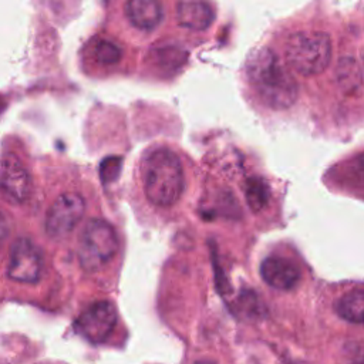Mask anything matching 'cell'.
<instances>
[{
	"instance_id": "obj_1",
	"label": "cell",
	"mask_w": 364,
	"mask_h": 364,
	"mask_svg": "<svg viewBox=\"0 0 364 364\" xmlns=\"http://www.w3.org/2000/svg\"><path fill=\"white\" fill-rule=\"evenodd\" d=\"M246 71L253 90L267 107L284 109L297 100L296 80L272 50L263 48L253 54Z\"/></svg>"
},
{
	"instance_id": "obj_2",
	"label": "cell",
	"mask_w": 364,
	"mask_h": 364,
	"mask_svg": "<svg viewBox=\"0 0 364 364\" xmlns=\"http://www.w3.org/2000/svg\"><path fill=\"white\" fill-rule=\"evenodd\" d=\"M144 192L148 200L161 208L172 206L183 192V171L179 156L169 148L148 151L141 162Z\"/></svg>"
},
{
	"instance_id": "obj_3",
	"label": "cell",
	"mask_w": 364,
	"mask_h": 364,
	"mask_svg": "<svg viewBox=\"0 0 364 364\" xmlns=\"http://www.w3.org/2000/svg\"><path fill=\"white\" fill-rule=\"evenodd\" d=\"M165 16L162 0H105L102 31L117 36L124 28L136 34H152Z\"/></svg>"
},
{
	"instance_id": "obj_4",
	"label": "cell",
	"mask_w": 364,
	"mask_h": 364,
	"mask_svg": "<svg viewBox=\"0 0 364 364\" xmlns=\"http://www.w3.org/2000/svg\"><path fill=\"white\" fill-rule=\"evenodd\" d=\"M289 65L301 75L323 73L331 60V41L321 31H299L289 37L284 46Z\"/></svg>"
},
{
	"instance_id": "obj_5",
	"label": "cell",
	"mask_w": 364,
	"mask_h": 364,
	"mask_svg": "<svg viewBox=\"0 0 364 364\" xmlns=\"http://www.w3.org/2000/svg\"><path fill=\"white\" fill-rule=\"evenodd\" d=\"M118 249V237L114 228L102 219L88 220L78 237L80 264L95 272L108 263Z\"/></svg>"
},
{
	"instance_id": "obj_6",
	"label": "cell",
	"mask_w": 364,
	"mask_h": 364,
	"mask_svg": "<svg viewBox=\"0 0 364 364\" xmlns=\"http://www.w3.org/2000/svg\"><path fill=\"white\" fill-rule=\"evenodd\" d=\"M125 50L118 38L105 31L94 33L81 47L80 65L88 77H105L124 61Z\"/></svg>"
},
{
	"instance_id": "obj_7",
	"label": "cell",
	"mask_w": 364,
	"mask_h": 364,
	"mask_svg": "<svg viewBox=\"0 0 364 364\" xmlns=\"http://www.w3.org/2000/svg\"><path fill=\"white\" fill-rule=\"evenodd\" d=\"M85 212V202L75 192L60 195L48 208L44 222L46 233L50 237L60 239L67 236L81 220Z\"/></svg>"
},
{
	"instance_id": "obj_8",
	"label": "cell",
	"mask_w": 364,
	"mask_h": 364,
	"mask_svg": "<svg viewBox=\"0 0 364 364\" xmlns=\"http://www.w3.org/2000/svg\"><path fill=\"white\" fill-rule=\"evenodd\" d=\"M43 272V255L30 239H17L10 250L7 276L20 283H36Z\"/></svg>"
},
{
	"instance_id": "obj_9",
	"label": "cell",
	"mask_w": 364,
	"mask_h": 364,
	"mask_svg": "<svg viewBox=\"0 0 364 364\" xmlns=\"http://www.w3.org/2000/svg\"><path fill=\"white\" fill-rule=\"evenodd\" d=\"M117 324L115 306L108 300L90 304L77 318L78 331L92 343H102L112 333Z\"/></svg>"
},
{
	"instance_id": "obj_10",
	"label": "cell",
	"mask_w": 364,
	"mask_h": 364,
	"mask_svg": "<svg viewBox=\"0 0 364 364\" xmlns=\"http://www.w3.org/2000/svg\"><path fill=\"white\" fill-rule=\"evenodd\" d=\"M31 192L27 168L14 154H6L0 162V193L14 205L26 202Z\"/></svg>"
},
{
	"instance_id": "obj_11",
	"label": "cell",
	"mask_w": 364,
	"mask_h": 364,
	"mask_svg": "<svg viewBox=\"0 0 364 364\" xmlns=\"http://www.w3.org/2000/svg\"><path fill=\"white\" fill-rule=\"evenodd\" d=\"M260 276L270 287L287 291L299 284L301 273L293 260L284 256H269L260 264Z\"/></svg>"
},
{
	"instance_id": "obj_12",
	"label": "cell",
	"mask_w": 364,
	"mask_h": 364,
	"mask_svg": "<svg viewBox=\"0 0 364 364\" xmlns=\"http://www.w3.org/2000/svg\"><path fill=\"white\" fill-rule=\"evenodd\" d=\"M215 18L213 9L206 0H178L176 1V20L189 30H206Z\"/></svg>"
},
{
	"instance_id": "obj_13",
	"label": "cell",
	"mask_w": 364,
	"mask_h": 364,
	"mask_svg": "<svg viewBox=\"0 0 364 364\" xmlns=\"http://www.w3.org/2000/svg\"><path fill=\"white\" fill-rule=\"evenodd\" d=\"M336 313L346 321L364 324V287L344 293L334 304Z\"/></svg>"
},
{
	"instance_id": "obj_14",
	"label": "cell",
	"mask_w": 364,
	"mask_h": 364,
	"mask_svg": "<svg viewBox=\"0 0 364 364\" xmlns=\"http://www.w3.org/2000/svg\"><path fill=\"white\" fill-rule=\"evenodd\" d=\"M270 199V188L267 182L259 176L250 178L246 182V200L252 210H262Z\"/></svg>"
},
{
	"instance_id": "obj_15",
	"label": "cell",
	"mask_w": 364,
	"mask_h": 364,
	"mask_svg": "<svg viewBox=\"0 0 364 364\" xmlns=\"http://www.w3.org/2000/svg\"><path fill=\"white\" fill-rule=\"evenodd\" d=\"M348 181L351 185L358 186V189L364 191V155L358 156L348 166Z\"/></svg>"
},
{
	"instance_id": "obj_16",
	"label": "cell",
	"mask_w": 364,
	"mask_h": 364,
	"mask_svg": "<svg viewBox=\"0 0 364 364\" xmlns=\"http://www.w3.org/2000/svg\"><path fill=\"white\" fill-rule=\"evenodd\" d=\"M7 235V223H6V219L4 216L0 213V240H3Z\"/></svg>"
},
{
	"instance_id": "obj_17",
	"label": "cell",
	"mask_w": 364,
	"mask_h": 364,
	"mask_svg": "<svg viewBox=\"0 0 364 364\" xmlns=\"http://www.w3.org/2000/svg\"><path fill=\"white\" fill-rule=\"evenodd\" d=\"M195 364H215V363L209 361V360H200V361H196Z\"/></svg>"
}]
</instances>
